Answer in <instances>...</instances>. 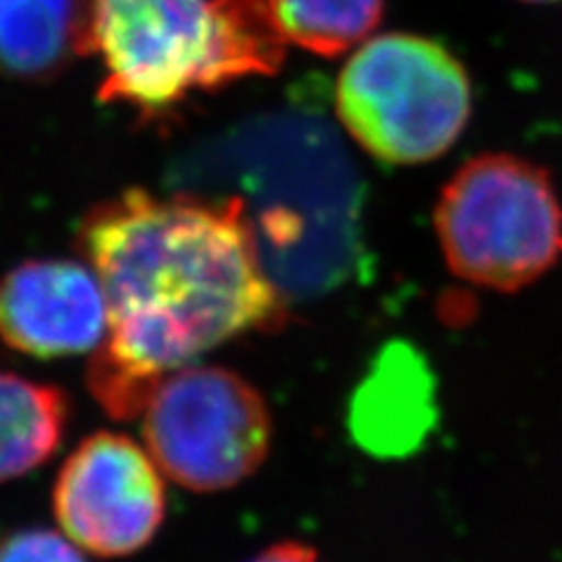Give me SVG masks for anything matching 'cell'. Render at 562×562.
<instances>
[{
	"label": "cell",
	"mask_w": 562,
	"mask_h": 562,
	"mask_svg": "<svg viewBox=\"0 0 562 562\" xmlns=\"http://www.w3.org/2000/svg\"><path fill=\"white\" fill-rule=\"evenodd\" d=\"M78 246L109 305L87 386L115 419L138 417L155 386L204 351L289 319L237 198L127 190L87 214Z\"/></svg>",
	"instance_id": "1"
},
{
	"label": "cell",
	"mask_w": 562,
	"mask_h": 562,
	"mask_svg": "<svg viewBox=\"0 0 562 562\" xmlns=\"http://www.w3.org/2000/svg\"><path fill=\"white\" fill-rule=\"evenodd\" d=\"M82 55L101 64V99L144 115L272 76L286 59L268 0H82Z\"/></svg>",
	"instance_id": "2"
},
{
	"label": "cell",
	"mask_w": 562,
	"mask_h": 562,
	"mask_svg": "<svg viewBox=\"0 0 562 562\" xmlns=\"http://www.w3.org/2000/svg\"><path fill=\"white\" fill-rule=\"evenodd\" d=\"M471 80L448 47L417 33H382L345 61L342 127L384 165H425L448 153L471 117Z\"/></svg>",
	"instance_id": "3"
},
{
	"label": "cell",
	"mask_w": 562,
	"mask_h": 562,
	"mask_svg": "<svg viewBox=\"0 0 562 562\" xmlns=\"http://www.w3.org/2000/svg\"><path fill=\"white\" fill-rule=\"evenodd\" d=\"M434 231L457 277L512 293L560 262L562 202L543 167L485 153L464 162L441 190Z\"/></svg>",
	"instance_id": "4"
},
{
	"label": "cell",
	"mask_w": 562,
	"mask_h": 562,
	"mask_svg": "<svg viewBox=\"0 0 562 562\" xmlns=\"http://www.w3.org/2000/svg\"><path fill=\"white\" fill-rule=\"evenodd\" d=\"M144 446L169 481L221 492L266 462L272 417L251 382L221 366H186L155 386L138 415Z\"/></svg>",
	"instance_id": "5"
},
{
	"label": "cell",
	"mask_w": 562,
	"mask_h": 562,
	"mask_svg": "<svg viewBox=\"0 0 562 562\" xmlns=\"http://www.w3.org/2000/svg\"><path fill=\"white\" fill-rule=\"evenodd\" d=\"M165 473L125 434L87 436L64 462L52 506L59 530L97 558L146 549L167 514Z\"/></svg>",
	"instance_id": "6"
},
{
	"label": "cell",
	"mask_w": 562,
	"mask_h": 562,
	"mask_svg": "<svg viewBox=\"0 0 562 562\" xmlns=\"http://www.w3.org/2000/svg\"><path fill=\"white\" fill-rule=\"evenodd\" d=\"M109 336L101 281L80 260H29L0 279V340L35 359L94 355Z\"/></svg>",
	"instance_id": "7"
},
{
	"label": "cell",
	"mask_w": 562,
	"mask_h": 562,
	"mask_svg": "<svg viewBox=\"0 0 562 562\" xmlns=\"http://www.w3.org/2000/svg\"><path fill=\"white\" fill-rule=\"evenodd\" d=\"M431 422V380L408 347L392 345L359 390L351 429L378 454H398L419 443Z\"/></svg>",
	"instance_id": "8"
},
{
	"label": "cell",
	"mask_w": 562,
	"mask_h": 562,
	"mask_svg": "<svg viewBox=\"0 0 562 562\" xmlns=\"http://www.w3.org/2000/svg\"><path fill=\"white\" fill-rule=\"evenodd\" d=\"M82 0H0V70L20 78L52 76L82 55Z\"/></svg>",
	"instance_id": "9"
},
{
	"label": "cell",
	"mask_w": 562,
	"mask_h": 562,
	"mask_svg": "<svg viewBox=\"0 0 562 562\" xmlns=\"http://www.w3.org/2000/svg\"><path fill=\"white\" fill-rule=\"evenodd\" d=\"M66 422L59 386L0 371V483L45 464L61 446Z\"/></svg>",
	"instance_id": "10"
},
{
	"label": "cell",
	"mask_w": 562,
	"mask_h": 562,
	"mask_svg": "<svg viewBox=\"0 0 562 562\" xmlns=\"http://www.w3.org/2000/svg\"><path fill=\"white\" fill-rule=\"evenodd\" d=\"M286 43L319 57L361 45L382 20L384 0H268Z\"/></svg>",
	"instance_id": "11"
},
{
	"label": "cell",
	"mask_w": 562,
	"mask_h": 562,
	"mask_svg": "<svg viewBox=\"0 0 562 562\" xmlns=\"http://www.w3.org/2000/svg\"><path fill=\"white\" fill-rule=\"evenodd\" d=\"M0 562H87L85 551L64 532L29 530L0 539Z\"/></svg>",
	"instance_id": "12"
},
{
	"label": "cell",
	"mask_w": 562,
	"mask_h": 562,
	"mask_svg": "<svg viewBox=\"0 0 562 562\" xmlns=\"http://www.w3.org/2000/svg\"><path fill=\"white\" fill-rule=\"evenodd\" d=\"M249 562H316V553L310 547H305V543L286 541L274 543V547L258 553Z\"/></svg>",
	"instance_id": "13"
},
{
	"label": "cell",
	"mask_w": 562,
	"mask_h": 562,
	"mask_svg": "<svg viewBox=\"0 0 562 562\" xmlns=\"http://www.w3.org/2000/svg\"><path fill=\"white\" fill-rule=\"evenodd\" d=\"M522 3H553V0H522Z\"/></svg>",
	"instance_id": "14"
}]
</instances>
